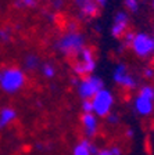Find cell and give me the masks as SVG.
Wrapping results in <instances>:
<instances>
[{"instance_id":"obj_1","label":"cell","mask_w":154,"mask_h":155,"mask_svg":"<svg viewBox=\"0 0 154 155\" xmlns=\"http://www.w3.org/2000/svg\"><path fill=\"white\" fill-rule=\"evenodd\" d=\"M26 72L22 67L4 65L0 68V91L7 96H15L26 84Z\"/></svg>"},{"instance_id":"obj_2","label":"cell","mask_w":154,"mask_h":155,"mask_svg":"<svg viewBox=\"0 0 154 155\" xmlns=\"http://www.w3.org/2000/svg\"><path fill=\"white\" fill-rule=\"evenodd\" d=\"M54 50L58 54L67 58H77L79 53L86 47V36L78 31H65L61 36L56 39Z\"/></svg>"},{"instance_id":"obj_3","label":"cell","mask_w":154,"mask_h":155,"mask_svg":"<svg viewBox=\"0 0 154 155\" xmlns=\"http://www.w3.org/2000/svg\"><path fill=\"white\" fill-rule=\"evenodd\" d=\"M97 67V61H96V54L94 50L89 46L82 50L79 53L77 58H75L74 64H72V72L77 78H85L87 75H92L94 72Z\"/></svg>"},{"instance_id":"obj_4","label":"cell","mask_w":154,"mask_h":155,"mask_svg":"<svg viewBox=\"0 0 154 155\" xmlns=\"http://www.w3.org/2000/svg\"><path fill=\"white\" fill-rule=\"evenodd\" d=\"M75 89L80 100H92L101 89H104V81L100 76L92 74L85 78H79V82Z\"/></svg>"},{"instance_id":"obj_5","label":"cell","mask_w":154,"mask_h":155,"mask_svg":"<svg viewBox=\"0 0 154 155\" xmlns=\"http://www.w3.org/2000/svg\"><path fill=\"white\" fill-rule=\"evenodd\" d=\"M114 103H115V98H114L112 91L104 87L92 98L93 114L97 115L99 118H106L110 112H112Z\"/></svg>"},{"instance_id":"obj_6","label":"cell","mask_w":154,"mask_h":155,"mask_svg":"<svg viewBox=\"0 0 154 155\" xmlns=\"http://www.w3.org/2000/svg\"><path fill=\"white\" fill-rule=\"evenodd\" d=\"M131 50L135 53L136 57L145 60L153 57L154 54V39L147 32H136L135 39L132 42Z\"/></svg>"},{"instance_id":"obj_7","label":"cell","mask_w":154,"mask_h":155,"mask_svg":"<svg viewBox=\"0 0 154 155\" xmlns=\"http://www.w3.org/2000/svg\"><path fill=\"white\" fill-rule=\"evenodd\" d=\"M129 14L126 11H117L111 25V36L114 39H121L129 31Z\"/></svg>"},{"instance_id":"obj_8","label":"cell","mask_w":154,"mask_h":155,"mask_svg":"<svg viewBox=\"0 0 154 155\" xmlns=\"http://www.w3.org/2000/svg\"><path fill=\"white\" fill-rule=\"evenodd\" d=\"M80 125H82L85 137L86 139H93L94 136L99 133L100 129L99 116L94 115L93 112H84L80 115Z\"/></svg>"},{"instance_id":"obj_9","label":"cell","mask_w":154,"mask_h":155,"mask_svg":"<svg viewBox=\"0 0 154 155\" xmlns=\"http://www.w3.org/2000/svg\"><path fill=\"white\" fill-rule=\"evenodd\" d=\"M18 118V112L14 107L3 105L0 107V132L6 130L10 125H13Z\"/></svg>"},{"instance_id":"obj_10","label":"cell","mask_w":154,"mask_h":155,"mask_svg":"<svg viewBox=\"0 0 154 155\" xmlns=\"http://www.w3.org/2000/svg\"><path fill=\"white\" fill-rule=\"evenodd\" d=\"M99 151L97 145L90 139H80L72 148V155H96Z\"/></svg>"},{"instance_id":"obj_11","label":"cell","mask_w":154,"mask_h":155,"mask_svg":"<svg viewBox=\"0 0 154 155\" xmlns=\"http://www.w3.org/2000/svg\"><path fill=\"white\" fill-rule=\"evenodd\" d=\"M133 108H135L136 114L142 116H147L150 114H153L154 111V103L150 98H146L143 96H136L133 100Z\"/></svg>"},{"instance_id":"obj_12","label":"cell","mask_w":154,"mask_h":155,"mask_svg":"<svg viewBox=\"0 0 154 155\" xmlns=\"http://www.w3.org/2000/svg\"><path fill=\"white\" fill-rule=\"evenodd\" d=\"M42 60L36 53H28L24 55L22 58V69L25 72H35L40 69L42 65Z\"/></svg>"},{"instance_id":"obj_13","label":"cell","mask_w":154,"mask_h":155,"mask_svg":"<svg viewBox=\"0 0 154 155\" xmlns=\"http://www.w3.org/2000/svg\"><path fill=\"white\" fill-rule=\"evenodd\" d=\"M100 15V7L94 0H90L87 4H85L82 8L79 10V18L84 21H90L93 18H97Z\"/></svg>"},{"instance_id":"obj_14","label":"cell","mask_w":154,"mask_h":155,"mask_svg":"<svg viewBox=\"0 0 154 155\" xmlns=\"http://www.w3.org/2000/svg\"><path fill=\"white\" fill-rule=\"evenodd\" d=\"M39 71H40V75H42L45 79H47V81L54 79L56 75H57V68H56V65L51 61H43Z\"/></svg>"},{"instance_id":"obj_15","label":"cell","mask_w":154,"mask_h":155,"mask_svg":"<svg viewBox=\"0 0 154 155\" xmlns=\"http://www.w3.org/2000/svg\"><path fill=\"white\" fill-rule=\"evenodd\" d=\"M128 74H129V69H128V67H126V64L118 62V64L115 65V68H114V71H112V81H114V83L118 86V83Z\"/></svg>"},{"instance_id":"obj_16","label":"cell","mask_w":154,"mask_h":155,"mask_svg":"<svg viewBox=\"0 0 154 155\" xmlns=\"http://www.w3.org/2000/svg\"><path fill=\"white\" fill-rule=\"evenodd\" d=\"M135 35H136L135 31L129 29L128 32H126L125 35H124L121 39H119V40H121V46H119L118 51H121V53H122L124 50H126V48H131L132 42H133V39H135Z\"/></svg>"},{"instance_id":"obj_17","label":"cell","mask_w":154,"mask_h":155,"mask_svg":"<svg viewBox=\"0 0 154 155\" xmlns=\"http://www.w3.org/2000/svg\"><path fill=\"white\" fill-rule=\"evenodd\" d=\"M38 0H13V6L17 10H31L38 6Z\"/></svg>"},{"instance_id":"obj_18","label":"cell","mask_w":154,"mask_h":155,"mask_svg":"<svg viewBox=\"0 0 154 155\" xmlns=\"http://www.w3.org/2000/svg\"><path fill=\"white\" fill-rule=\"evenodd\" d=\"M138 94L154 101V86L153 84H143V86H140V89L138 90Z\"/></svg>"},{"instance_id":"obj_19","label":"cell","mask_w":154,"mask_h":155,"mask_svg":"<svg viewBox=\"0 0 154 155\" xmlns=\"http://www.w3.org/2000/svg\"><path fill=\"white\" fill-rule=\"evenodd\" d=\"M124 7L126 11L136 14L140 8V0H124Z\"/></svg>"},{"instance_id":"obj_20","label":"cell","mask_w":154,"mask_h":155,"mask_svg":"<svg viewBox=\"0 0 154 155\" xmlns=\"http://www.w3.org/2000/svg\"><path fill=\"white\" fill-rule=\"evenodd\" d=\"M11 39H13V32H11V29L9 26L0 28V42L7 45V43L11 42Z\"/></svg>"},{"instance_id":"obj_21","label":"cell","mask_w":154,"mask_h":155,"mask_svg":"<svg viewBox=\"0 0 154 155\" xmlns=\"http://www.w3.org/2000/svg\"><path fill=\"white\" fill-rule=\"evenodd\" d=\"M50 6L54 11H61L65 6V0H50Z\"/></svg>"},{"instance_id":"obj_22","label":"cell","mask_w":154,"mask_h":155,"mask_svg":"<svg viewBox=\"0 0 154 155\" xmlns=\"http://www.w3.org/2000/svg\"><path fill=\"white\" fill-rule=\"evenodd\" d=\"M119 119H121V118H119V115L117 112H114V111H112V112H110L108 115L106 116L107 123H110V125H117V123L119 122Z\"/></svg>"},{"instance_id":"obj_23","label":"cell","mask_w":154,"mask_h":155,"mask_svg":"<svg viewBox=\"0 0 154 155\" xmlns=\"http://www.w3.org/2000/svg\"><path fill=\"white\" fill-rule=\"evenodd\" d=\"M80 108H82V112H93V105H92V100H82Z\"/></svg>"},{"instance_id":"obj_24","label":"cell","mask_w":154,"mask_h":155,"mask_svg":"<svg viewBox=\"0 0 154 155\" xmlns=\"http://www.w3.org/2000/svg\"><path fill=\"white\" fill-rule=\"evenodd\" d=\"M142 75H143V78L145 79H153L154 78V68L151 67H146L145 69H143V72H142Z\"/></svg>"},{"instance_id":"obj_25","label":"cell","mask_w":154,"mask_h":155,"mask_svg":"<svg viewBox=\"0 0 154 155\" xmlns=\"http://www.w3.org/2000/svg\"><path fill=\"white\" fill-rule=\"evenodd\" d=\"M90 0H72V3H74V6L77 7L78 10H80L82 7L85 6V4H87Z\"/></svg>"},{"instance_id":"obj_26","label":"cell","mask_w":154,"mask_h":155,"mask_svg":"<svg viewBox=\"0 0 154 155\" xmlns=\"http://www.w3.org/2000/svg\"><path fill=\"white\" fill-rule=\"evenodd\" d=\"M110 150H111L112 155H122V150L119 148L118 145H112V147H110Z\"/></svg>"},{"instance_id":"obj_27","label":"cell","mask_w":154,"mask_h":155,"mask_svg":"<svg viewBox=\"0 0 154 155\" xmlns=\"http://www.w3.org/2000/svg\"><path fill=\"white\" fill-rule=\"evenodd\" d=\"M96 155H112V154H111V150L110 148H99Z\"/></svg>"},{"instance_id":"obj_28","label":"cell","mask_w":154,"mask_h":155,"mask_svg":"<svg viewBox=\"0 0 154 155\" xmlns=\"http://www.w3.org/2000/svg\"><path fill=\"white\" fill-rule=\"evenodd\" d=\"M94 2L97 3V6H99L100 8H101V7H104L107 4V0H94Z\"/></svg>"},{"instance_id":"obj_29","label":"cell","mask_w":154,"mask_h":155,"mask_svg":"<svg viewBox=\"0 0 154 155\" xmlns=\"http://www.w3.org/2000/svg\"><path fill=\"white\" fill-rule=\"evenodd\" d=\"M126 136H128V137H132V136H133V130L128 129V130H126Z\"/></svg>"},{"instance_id":"obj_30","label":"cell","mask_w":154,"mask_h":155,"mask_svg":"<svg viewBox=\"0 0 154 155\" xmlns=\"http://www.w3.org/2000/svg\"><path fill=\"white\" fill-rule=\"evenodd\" d=\"M151 6H153V8H154V0H153V2H151Z\"/></svg>"},{"instance_id":"obj_31","label":"cell","mask_w":154,"mask_h":155,"mask_svg":"<svg viewBox=\"0 0 154 155\" xmlns=\"http://www.w3.org/2000/svg\"><path fill=\"white\" fill-rule=\"evenodd\" d=\"M153 129H154V123H153Z\"/></svg>"},{"instance_id":"obj_32","label":"cell","mask_w":154,"mask_h":155,"mask_svg":"<svg viewBox=\"0 0 154 155\" xmlns=\"http://www.w3.org/2000/svg\"><path fill=\"white\" fill-rule=\"evenodd\" d=\"M153 39H154V36H153ZM153 57H154V54H153Z\"/></svg>"},{"instance_id":"obj_33","label":"cell","mask_w":154,"mask_h":155,"mask_svg":"<svg viewBox=\"0 0 154 155\" xmlns=\"http://www.w3.org/2000/svg\"><path fill=\"white\" fill-rule=\"evenodd\" d=\"M38 2H40V0H38Z\"/></svg>"}]
</instances>
